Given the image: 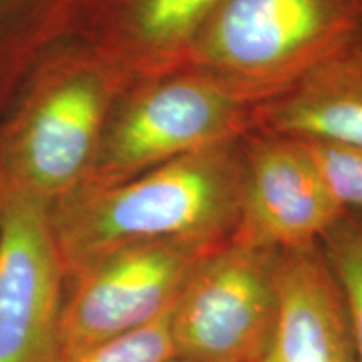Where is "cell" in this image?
Instances as JSON below:
<instances>
[{
  "instance_id": "9a60e30c",
  "label": "cell",
  "mask_w": 362,
  "mask_h": 362,
  "mask_svg": "<svg viewBox=\"0 0 362 362\" xmlns=\"http://www.w3.org/2000/svg\"><path fill=\"white\" fill-rule=\"evenodd\" d=\"M8 197H11V193L0 194V225H2L4 214H6V206H7V203H8Z\"/></svg>"
},
{
  "instance_id": "ba28073f",
  "label": "cell",
  "mask_w": 362,
  "mask_h": 362,
  "mask_svg": "<svg viewBox=\"0 0 362 362\" xmlns=\"http://www.w3.org/2000/svg\"><path fill=\"white\" fill-rule=\"evenodd\" d=\"M110 79L84 67L52 88L13 144L11 192L51 208L84 183L107 124Z\"/></svg>"
},
{
  "instance_id": "5b68a950",
  "label": "cell",
  "mask_w": 362,
  "mask_h": 362,
  "mask_svg": "<svg viewBox=\"0 0 362 362\" xmlns=\"http://www.w3.org/2000/svg\"><path fill=\"white\" fill-rule=\"evenodd\" d=\"M210 252L176 242L136 243L107 253L71 279L59 325L61 362L168 314L189 274Z\"/></svg>"
},
{
  "instance_id": "9c48e42d",
  "label": "cell",
  "mask_w": 362,
  "mask_h": 362,
  "mask_svg": "<svg viewBox=\"0 0 362 362\" xmlns=\"http://www.w3.org/2000/svg\"><path fill=\"white\" fill-rule=\"evenodd\" d=\"M257 362H357L342 292L320 243L280 255L277 319Z\"/></svg>"
},
{
  "instance_id": "52a82bcc",
  "label": "cell",
  "mask_w": 362,
  "mask_h": 362,
  "mask_svg": "<svg viewBox=\"0 0 362 362\" xmlns=\"http://www.w3.org/2000/svg\"><path fill=\"white\" fill-rule=\"evenodd\" d=\"M242 148L243 187L232 242L297 250L320 243L347 215L296 138L253 129Z\"/></svg>"
},
{
  "instance_id": "8fae6325",
  "label": "cell",
  "mask_w": 362,
  "mask_h": 362,
  "mask_svg": "<svg viewBox=\"0 0 362 362\" xmlns=\"http://www.w3.org/2000/svg\"><path fill=\"white\" fill-rule=\"evenodd\" d=\"M223 0H128L126 37L136 78L185 67L202 29Z\"/></svg>"
},
{
  "instance_id": "2e32d148",
  "label": "cell",
  "mask_w": 362,
  "mask_h": 362,
  "mask_svg": "<svg viewBox=\"0 0 362 362\" xmlns=\"http://www.w3.org/2000/svg\"><path fill=\"white\" fill-rule=\"evenodd\" d=\"M170 362H188V361H181V359H171Z\"/></svg>"
},
{
  "instance_id": "6da1fadb",
  "label": "cell",
  "mask_w": 362,
  "mask_h": 362,
  "mask_svg": "<svg viewBox=\"0 0 362 362\" xmlns=\"http://www.w3.org/2000/svg\"><path fill=\"white\" fill-rule=\"evenodd\" d=\"M243 187L242 139L175 158L106 187H83L49 208L66 284L107 253L176 242L215 250L232 240Z\"/></svg>"
},
{
  "instance_id": "8992f818",
  "label": "cell",
  "mask_w": 362,
  "mask_h": 362,
  "mask_svg": "<svg viewBox=\"0 0 362 362\" xmlns=\"http://www.w3.org/2000/svg\"><path fill=\"white\" fill-rule=\"evenodd\" d=\"M64 296L49 206L11 192L0 225V362H61Z\"/></svg>"
},
{
  "instance_id": "277c9868",
  "label": "cell",
  "mask_w": 362,
  "mask_h": 362,
  "mask_svg": "<svg viewBox=\"0 0 362 362\" xmlns=\"http://www.w3.org/2000/svg\"><path fill=\"white\" fill-rule=\"evenodd\" d=\"M280 255L232 240L206 253L171 309L175 359L259 361L277 319Z\"/></svg>"
},
{
  "instance_id": "30bf717a",
  "label": "cell",
  "mask_w": 362,
  "mask_h": 362,
  "mask_svg": "<svg viewBox=\"0 0 362 362\" xmlns=\"http://www.w3.org/2000/svg\"><path fill=\"white\" fill-rule=\"evenodd\" d=\"M255 129L362 148V35L262 103Z\"/></svg>"
},
{
  "instance_id": "3957f363",
  "label": "cell",
  "mask_w": 362,
  "mask_h": 362,
  "mask_svg": "<svg viewBox=\"0 0 362 362\" xmlns=\"http://www.w3.org/2000/svg\"><path fill=\"white\" fill-rule=\"evenodd\" d=\"M264 101L192 66L144 78L104 128L93 168L79 188L106 187L175 158L242 139L255 129Z\"/></svg>"
},
{
  "instance_id": "4fadbf2b",
  "label": "cell",
  "mask_w": 362,
  "mask_h": 362,
  "mask_svg": "<svg viewBox=\"0 0 362 362\" xmlns=\"http://www.w3.org/2000/svg\"><path fill=\"white\" fill-rule=\"evenodd\" d=\"M314 163L329 193L346 214L362 215V148L296 138Z\"/></svg>"
},
{
  "instance_id": "5bb4252c",
  "label": "cell",
  "mask_w": 362,
  "mask_h": 362,
  "mask_svg": "<svg viewBox=\"0 0 362 362\" xmlns=\"http://www.w3.org/2000/svg\"><path fill=\"white\" fill-rule=\"evenodd\" d=\"M170 315L171 310L155 322L99 344L69 362H170L175 359Z\"/></svg>"
},
{
  "instance_id": "7a4b0ae2",
  "label": "cell",
  "mask_w": 362,
  "mask_h": 362,
  "mask_svg": "<svg viewBox=\"0 0 362 362\" xmlns=\"http://www.w3.org/2000/svg\"><path fill=\"white\" fill-rule=\"evenodd\" d=\"M362 35V0H223L187 66L270 99Z\"/></svg>"
},
{
  "instance_id": "7c38bea8",
  "label": "cell",
  "mask_w": 362,
  "mask_h": 362,
  "mask_svg": "<svg viewBox=\"0 0 362 362\" xmlns=\"http://www.w3.org/2000/svg\"><path fill=\"white\" fill-rule=\"evenodd\" d=\"M320 248L342 292L357 362H362V215L347 214L320 240Z\"/></svg>"
}]
</instances>
